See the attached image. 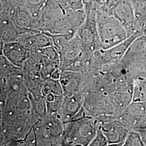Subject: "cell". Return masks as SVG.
Instances as JSON below:
<instances>
[{
  "mask_svg": "<svg viewBox=\"0 0 146 146\" xmlns=\"http://www.w3.org/2000/svg\"><path fill=\"white\" fill-rule=\"evenodd\" d=\"M42 95L46 102L47 114H56L64 98L62 87L59 80H47L42 89Z\"/></svg>",
  "mask_w": 146,
  "mask_h": 146,
  "instance_id": "10",
  "label": "cell"
},
{
  "mask_svg": "<svg viewBox=\"0 0 146 146\" xmlns=\"http://www.w3.org/2000/svg\"><path fill=\"white\" fill-rule=\"evenodd\" d=\"M38 50L46 56L49 60L56 63L60 67V54L56 47L54 46H50L45 47ZM60 68V67H59Z\"/></svg>",
  "mask_w": 146,
  "mask_h": 146,
  "instance_id": "16",
  "label": "cell"
},
{
  "mask_svg": "<svg viewBox=\"0 0 146 146\" xmlns=\"http://www.w3.org/2000/svg\"><path fill=\"white\" fill-rule=\"evenodd\" d=\"M123 146H145V145L138 131H129Z\"/></svg>",
  "mask_w": 146,
  "mask_h": 146,
  "instance_id": "17",
  "label": "cell"
},
{
  "mask_svg": "<svg viewBox=\"0 0 146 146\" xmlns=\"http://www.w3.org/2000/svg\"><path fill=\"white\" fill-rule=\"evenodd\" d=\"M83 93V107L86 116L95 118L101 115H115V108L107 93L84 89Z\"/></svg>",
  "mask_w": 146,
  "mask_h": 146,
  "instance_id": "5",
  "label": "cell"
},
{
  "mask_svg": "<svg viewBox=\"0 0 146 146\" xmlns=\"http://www.w3.org/2000/svg\"><path fill=\"white\" fill-rule=\"evenodd\" d=\"M64 146H89L98 128L94 117L84 116L63 122Z\"/></svg>",
  "mask_w": 146,
  "mask_h": 146,
  "instance_id": "2",
  "label": "cell"
},
{
  "mask_svg": "<svg viewBox=\"0 0 146 146\" xmlns=\"http://www.w3.org/2000/svg\"><path fill=\"white\" fill-rule=\"evenodd\" d=\"M85 11L86 13V20L78 29L76 34L84 47L89 51L94 53L95 51L102 48L97 30L96 10L94 7L90 10Z\"/></svg>",
  "mask_w": 146,
  "mask_h": 146,
  "instance_id": "8",
  "label": "cell"
},
{
  "mask_svg": "<svg viewBox=\"0 0 146 146\" xmlns=\"http://www.w3.org/2000/svg\"><path fill=\"white\" fill-rule=\"evenodd\" d=\"M68 11H78L84 9L83 0H66Z\"/></svg>",
  "mask_w": 146,
  "mask_h": 146,
  "instance_id": "19",
  "label": "cell"
},
{
  "mask_svg": "<svg viewBox=\"0 0 146 146\" xmlns=\"http://www.w3.org/2000/svg\"><path fill=\"white\" fill-rule=\"evenodd\" d=\"M60 54L59 67L61 72L70 70L84 73L92 67L93 52L84 47L77 34L69 40Z\"/></svg>",
  "mask_w": 146,
  "mask_h": 146,
  "instance_id": "1",
  "label": "cell"
},
{
  "mask_svg": "<svg viewBox=\"0 0 146 146\" xmlns=\"http://www.w3.org/2000/svg\"><path fill=\"white\" fill-rule=\"evenodd\" d=\"M140 32L142 34V35H144L146 36V22L144 23L143 26L142 27Z\"/></svg>",
  "mask_w": 146,
  "mask_h": 146,
  "instance_id": "22",
  "label": "cell"
},
{
  "mask_svg": "<svg viewBox=\"0 0 146 146\" xmlns=\"http://www.w3.org/2000/svg\"><path fill=\"white\" fill-rule=\"evenodd\" d=\"M136 131H138L140 133L142 141H143L145 146V145L146 146V128L139 129V130H136Z\"/></svg>",
  "mask_w": 146,
  "mask_h": 146,
  "instance_id": "21",
  "label": "cell"
},
{
  "mask_svg": "<svg viewBox=\"0 0 146 146\" xmlns=\"http://www.w3.org/2000/svg\"><path fill=\"white\" fill-rule=\"evenodd\" d=\"M84 95L78 93L72 96H64L62 104L56 115L63 123L72 120L83 110Z\"/></svg>",
  "mask_w": 146,
  "mask_h": 146,
  "instance_id": "12",
  "label": "cell"
},
{
  "mask_svg": "<svg viewBox=\"0 0 146 146\" xmlns=\"http://www.w3.org/2000/svg\"><path fill=\"white\" fill-rule=\"evenodd\" d=\"M128 73L132 68L146 73V36L137 37L131 44L120 62Z\"/></svg>",
  "mask_w": 146,
  "mask_h": 146,
  "instance_id": "7",
  "label": "cell"
},
{
  "mask_svg": "<svg viewBox=\"0 0 146 146\" xmlns=\"http://www.w3.org/2000/svg\"><path fill=\"white\" fill-rule=\"evenodd\" d=\"M1 43V55L16 67L22 68L30 56L31 49L19 41Z\"/></svg>",
  "mask_w": 146,
  "mask_h": 146,
  "instance_id": "11",
  "label": "cell"
},
{
  "mask_svg": "<svg viewBox=\"0 0 146 146\" xmlns=\"http://www.w3.org/2000/svg\"><path fill=\"white\" fill-rule=\"evenodd\" d=\"M59 81L62 86L64 96H72L84 93L85 87L84 73L66 70L61 72Z\"/></svg>",
  "mask_w": 146,
  "mask_h": 146,
  "instance_id": "13",
  "label": "cell"
},
{
  "mask_svg": "<svg viewBox=\"0 0 146 146\" xmlns=\"http://www.w3.org/2000/svg\"><path fill=\"white\" fill-rule=\"evenodd\" d=\"M36 146H64L63 123L56 114H47L34 123Z\"/></svg>",
  "mask_w": 146,
  "mask_h": 146,
  "instance_id": "4",
  "label": "cell"
},
{
  "mask_svg": "<svg viewBox=\"0 0 146 146\" xmlns=\"http://www.w3.org/2000/svg\"><path fill=\"white\" fill-rule=\"evenodd\" d=\"M97 9L114 16L125 27L131 35L137 33L135 14L131 0H106L104 4Z\"/></svg>",
  "mask_w": 146,
  "mask_h": 146,
  "instance_id": "6",
  "label": "cell"
},
{
  "mask_svg": "<svg viewBox=\"0 0 146 146\" xmlns=\"http://www.w3.org/2000/svg\"><path fill=\"white\" fill-rule=\"evenodd\" d=\"M133 101L146 102V75L136 79L133 85Z\"/></svg>",
  "mask_w": 146,
  "mask_h": 146,
  "instance_id": "15",
  "label": "cell"
},
{
  "mask_svg": "<svg viewBox=\"0 0 146 146\" xmlns=\"http://www.w3.org/2000/svg\"><path fill=\"white\" fill-rule=\"evenodd\" d=\"M96 10V26L103 49H108L123 42L131 35L114 16Z\"/></svg>",
  "mask_w": 146,
  "mask_h": 146,
  "instance_id": "3",
  "label": "cell"
},
{
  "mask_svg": "<svg viewBox=\"0 0 146 146\" xmlns=\"http://www.w3.org/2000/svg\"><path fill=\"white\" fill-rule=\"evenodd\" d=\"M89 146H108V142L106 136L99 127L96 134Z\"/></svg>",
  "mask_w": 146,
  "mask_h": 146,
  "instance_id": "18",
  "label": "cell"
},
{
  "mask_svg": "<svg viewBox=\"0 0 146 146\" xmlns=\"http://www.w3.org/2000/svg\"><path fill=\"white\" fill-rule=\"evenodd\" d=\"M48 0H27L26 5L28 7L39 9L46 5Z\"/></svg>",
  "mask_w": 146,
  "mask_h": 146,
  "instance_id": "20",
  "label": "cell"
},
{
  "mask_svg": "<svg viewBox=\"0 0 146 146\" xmlns=\"http://www.w3.org/2000/svg\"><path fill=\"white\" fill-rule=\"evenodd\" d=\"M98 127L106 136L108 146H123L130 131L129 127L115 115L100 123Z\"/></svg>",
  "mask_w": 146,
  "mask_h": 146,
  "instance_id": "9",
  "label": "cell"
},
{
  "mask_svg": "<svg viewBox=\"0 0 146 146\" xmlns=\"http://www.w3.org/2000/svg\"><path fill=\"white\" fill-rule=\"evenodd\" d=\"M1 42L3 43L18 41L21 35L29 30L17 26L8 18H1Z\"/></svg>",
  "mask_w": 146,
  "mask_h": 146,
  "instance_id": "14",
  "label": "cell"
}]
</instances>
